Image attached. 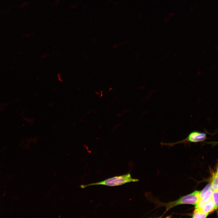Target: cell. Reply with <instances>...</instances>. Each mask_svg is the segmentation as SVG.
Returning a JSON list of instances; mask_svg holds the SVG:
<instances>
[{
  "label": "cell",
  "mask_w": 218,
  "mask_h": 218,
  "mask_svg": "<svg viewBox=\"0 0 218 218\" xmlns=\"http://www.w3.org/2000/svg\"><path fill=\"white\" fill-rule=\"evenodd\" d=\"M120 125V124H118L114 126L113 128V130L114 131L117 128L119 127Z\"/></svg>",
  "instance_id": "obj_12"
},
{
  "label": "cell",
  "mask_w": 218,
  "mask_h": 218,
  "mask_svg": "<svg viewBox=\"0 0 218 218\" xmlns=\"http://www.w3.org/2000/svg\"><path fill=\"white\" fill-rule=\"evenodd\" d=\"M206 134L197 131H193L190 132L188 136L182 140L175 142L166 143H161L163 145L173 146L176 144H185L190 143H197L202 142L206 138Z\"/></svg>",
  "instance_id": "obj_3"
},
{
  "label": "cell",
  "mask_w": 218,
  "mask_h": 218,
  "mask_svg": "<svg viewBox=\"0 0 218 218\" xmlns=\"http://www.w3.org/2000/svg\"><path fill=\"white\" fill-rule=\"evenodd\" d=\"M209 213H204L197 209H195L192 214L193 218H206Z\"/></svg>",
  "instance_id": "obj_7"
},
{
  "label": "cell",
  "mask_w": 218,
  "mask_h": 218,
  "mask_svg": "<svg viewBox=\"0 0 218 218\" xmlns=\"http://www.w3.org/2000/svg\"><path fill=\"white\" fill-rule=\"evenodd\" d=\"M210 188H211V184H208L202 191H200L199 200L202 198L204 194Z\"/></svg>",
  "instance_id": "obj_9"
},
{
  "label": "cell",
  "mask_w": 218,
  "mask_h": 218,
  "mask_svg": "<svg viewBox=\"0 0 218 218\" xmlns=\"http://www.w3.org/2000/svg\"><path fill=\"white\" fill-rule=\"evenodd\" d=\"M175 15V13L173 12H171L169 13L168 15L170 16L171 18L173 17Z\"/></svg>",
  "instance_id": "obj_11"
},
{
  "label": "cell",
  "mask_w": 218,
  "mask_h": 218,
  "mask_svg": "<svg viewBox=\"0 0 218 218\" xmlns=\"http://www.w3.org/2000/svg\"><path fill=\"white\" fill-rule=\"evenodd\" d=\"M213 192L211 188L209 189L199 201L197 205L195 206V208L200 209L205 203L208 201L212 198Z\"/></svg>",
  "instance_id": "obj_4"
},
{
  "label": "cell",
  "mask_w": 218,
  "mask_h": 218,
  "mask_svg": "<svg viewBox=\"0 0 218 218\" xmlns=\"http://www.w3.org/2000/svg\"><path fill=\"white\" fill-rule=\"evenodd\" d=\"M128 112V110L127 109H124L123 111V113H126Z\"/></svg>",
  "instance_id": "obj_14"
},
{
  "label": "cell",
  "mask_w": 218,
  "mask_h": 218,
  "mask_svg": "<svg viewBox=\"0 0 218 218\" xmlns=\"http://www.w3.org/2000/svg\"><path fill=\"white\" fill-rule=\"evenodd\" d=\"M212 143H213V144H218V142H213Z\"/></svg>",
  "instance_id": "obj_15"
},
{
  "label": "cell",
  "mask_w": 218,
  "mask_h": 218,
  "mask_svg": "<svg viewBox=\"0 0 218 218\" xmlns=\"http://www.w3.org/2000/svg\"><path fill=\"white\" fill-rule=\"evenodd\" d=\"M196 209V208H195ZM198 210L204 213H209L215 209V205L212 197Z\"/></svg>",
  "instance_id": "obj_5"
},
{
  "label": "cell",
  "mask_w": 218,
  "mask_h": 218,
  "mask_svg": "<svg viewBox=\"0 0 218 218\" xmlns=\"http://www.w3.org/2000/svg\"><path fill=\"white\" fill-rule=\"evenodd\" d=\"M171 18L168 15L165 17L163 20L164 23H167L170 20Z\"/></svg>",
  "instance_id": "obj_10"
},
{
  "label": "cell",
  "mask_w": 218,
  "mask_h": 218,
  "mask_svg": "<svg viewBox=\"0 0 218 218\" xmlns=\"http://www.w3.org/2000/svg\"><path fill=\"white\" fill-rule=\"evenodd\" d=\"M123 115V113H118L117 114L116 116L117 117H121Z\"/></svg>",
  "instance_id": "obj_13"
},
{
  "label": "cell",
  "mask_w": 218,
  "mask_h": 218,
  "mask_svg": "<svg viewBox=\"0 0 218 218\" xmlns=\"http://www.w3.org/2000/svg\"><path fill=\"white\" fill-rule=\"evenodd\" d=\"M212 197L216 209L218 207V190L213 191Z\"/></svg>",
  "instance_id": "obj_8"
},
{
  "label": "cell",
  "mask_w": 218,
  "mask_h": 218,
  "mask_svg": "<svg viewBox=\"0 0 218 218\" xmlns=\"http://www.w3.org/2000/svg\"><path fill=\"white\" fill-rule=\"evenodd\" d=\"M210 184L211 188L213 191L218 190V165L216 172Z\"/></svg>",
  "instance_id": "obj_6"
},
{
  "label": "cell",
  "mask_w": 218,
  "mask_h": 218,
  "mask_svg": "<svg viewBox=\"0 0 218 218\" xmlns=\"http://www.w3.org/2000/svg\"><path fill=\"white\" fill-rule=\"evenodd\" d=\"M139 180L138 179L132 178L130 173H128L124 175L113 177L101 181L86 185H81L80 187L83 189L86 187L96 185L114 187L122 185L128 183L137 182Z\"/></svg>",
  "instance_id": "obj_2"
},
{
  "label": "cell",
  "mask_w": 218,
  "mask_h": 218,
  "mask_svg": "<svg viewBox=\"0 0 218 218\" xmlns=\"http://www.w3.org/2000/svg\"><path fill=\"white\" fill-rule=\"evenodd\" d=\"M200 195V191H195L190 194L181 197L175 200L164 203L154 198L150 193H147L145 194L146 198L154 203L156 208L161 206L165 207L166 210L163 215L171 208L179 205L190 204L196 206L199 200Z\"/></svg>",
  "instance_id": "obj_1"
}]
</instances>
